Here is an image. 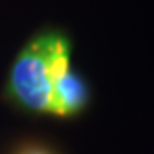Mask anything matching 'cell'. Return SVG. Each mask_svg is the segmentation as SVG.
<instances>
[{"instance_id": "6da1fadb", "label": "cell", "mask_w": 154, "mask_h": 154, "mask_svg": "<svg viewBox=\"0 0 154 154\" xmlns=\"http://www.w3.org/2000/svg\"><path fill=\"white\" fill-rule=\"evenodd\" d=\"M71 39L61 30L35 34L15 56L6 82L13 104L34 113H50L52 91L71 67Z\"/></svg>"}, {"instance_id": "7a4b0ae2", "label": "cell", "mask_w": 154, "mask_h": 154, "mask_svg": "<svg viewBox=\"0 0 154 154\" xmlns=\"http://www.w3.org/2000/svg\"><path fill=\"white\" fill-rule=\"evenodd\" d=\"M89 104V85L76 71H69L58 80L52 91L50 113L56 117H74Z\"/></svg>"}, {"instance_id": "3957f363", "label": "cell", "mask_w": 154, "mask_h": 154, "mask_svg": "<svg viewBox=\"0 0 154 154\" xmlns=\"http://www.w3.org/2000/svg\"><path fill=\"white\" fill-rule=\"evenodd\" d=\"M13 154H58L54 149H50L45 143H39V141H26L23 145H19Z\"/></svg>"}]
</instances>
